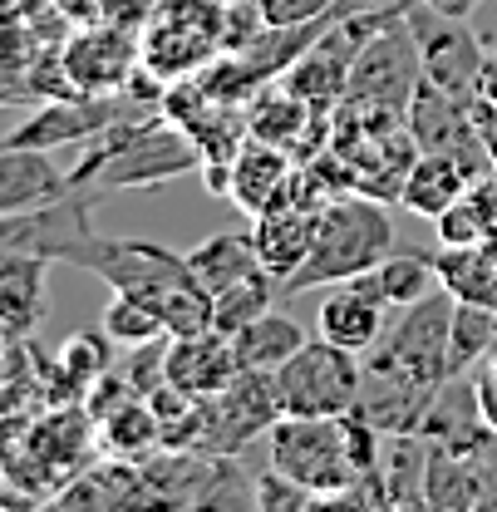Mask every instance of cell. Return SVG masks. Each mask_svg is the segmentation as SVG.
<instances>
[{
  "instance_id": "cell-1",
  "label": "cell",
  "mask_w": 497,
  "mask_h": 512,
  "mask_svg": "<svg viewBox=\"0 0 497 512\" xmlns=\"http://www.w3.org/2000/svg\"><path fill=\"white\" fill-rule=\"evenodd\" d=\"M202 163H207L202 148L168 114L163 119H148V109H138L133 119H119L114 128L99 133V143L69 173V183L94 192V197L99 192H133V188L173 183L183 173H197Z\"/></svg>"
},
{
  "instance_id": "cell-2",
  "label": "cell",
  "mask_w": 497,
  "mask_h": 512,
  "mask_svg": "<svg viewBox=\"0 0 497 512\" xmlns=\"http://www.w3.org/2000/svg\"><path fill=\"white\" fill-rule=\"evenodd\" d=\"M266 439H271V468H281L286 478H296L325 503L379 463L384 434L360 414H340V419L281 414Z\"/></svg>"
},
{
  "instance_id": "cell-3",
  "label": "cell",
  "mask_w": 497,
  "mask_h": 512,
  "mask_svg": "<svg viewBox=\"0 0 497 512\" xmlns=\"http://www.w3.org/2000/svg\"><path fill=\"white\" fill-rule=\"evenodd\" d=\"M394 247L399 242H394V217H389L384 197H370V192L330 197L315 222L311 256L296 266V276L281 281V296H301L315 286H340L350 276H365Z\"/></svg>"
},
{
  "instance_id": "cell-4",
  "label": "cell",
  "mask_w": 497,
  "mask_h": 512,
  "mask_svg": "<svg viewBox=\"0 0 497 512\" xmlns=\"http://www.w3.org/2000/svg\"><path fill=\"white\" fill-rule=\"evenodd\" d=\"M143 40V74L158 84L192 79L207 60L227 50V5L222 0H158Z\"/></svg>"
},
{
  "instance_id": "cell-5",
  "label": "cell",
  "mask_w": 497,
  "mask_h": 512,
  "mask_svg": "<svg viewBox=\"0 0 497 512\" xmlns=\"http://www.w3.org/2000/svg\"><path fill=\"white\" fill-rule=\"evenodd\" d=\"M360 384H365V355L315 335L306 340L281 370H276V394L286 414H306V419H340L355 414L360 404Z\"/></svg>"
},
{
  "instance_id": "cell-6",
  "label": "cell",
  "mask_w": 497,
  "mask_h": 512,
  "mask_svg": "<svg viewBox=\"0 0 497 512\" xmlns=\"http://www.w3.org/2000/svg\"><path fill=\"white\" fill-rule=\"evenodd\" d=\"M419 84H424L419 45H414L409 20L399 15V20L379 25L370 40H365L360 60L350 69V89H345L340 104L374 109V114H399L404 119L409 104H414V94H419Z\"/></svg>"
},
{
  "instance_id": "cell-7",
  "label": "cell",
  "mask_w": 497,
  "mask_h": 512,
  "mask_svg": "<svg viewBox=\"0 0 497 512\" xmlns=\"http://www.w3.org/2000/svg\"><path fill=\"white\" fill-rule=\"evenodd\" d=\"M69 266H84L89 276L109 281L114 291H133V296H148V301H163L168 291H178L192 281L187 271V256L168 252L158 242H138V237H99L89 232L74 252Z\"/></svg>"
},
{
  "instance_id": "cell-8",
  "label": "cell",
  "mask_w": 497,
  "mask_h": 512,
  "mask_svg": "<svg viewBox=\"0 0 497 512\" xmlns=\"http://www.w3.org/2000/svg\"><path fill=\"white\" fill-rule=\"evenodd\" d=\"M453 306H458V296H453L448 286L429 291L424 301H414V306L399 311V320L379 335V345H374L370 355L374 360H384V365H394L399 375H409V380L438 389L443 380H453V375H448V330H453Z\"/></svg>"
},
{
  "instance_id": "cell-9",
  "label": "cell",
  "mask_w": 497,
  "mask_h": 512,
  "mask_svg": "<svg viewBox=\"0 0 497 512\" xmlns=\"http://www.w3.org/2000/svg\"><path fill=\"white\" fill-rule=\"evenodd\" d=\"M404 20L414 30L424 79L438 84V89H448V94H458V99H473L478 94V79H483V60H488L483 35L468 20L438 15L434 5H424V0H409L404 5Z\"/></svg>"
},
{
  "instance_id": "cell-10",
  "label": "cell",
  "mask_w": 497,
  "mask_h": 512,
  "mask_svg": "<svg viewBox=\"0 0 497 512\" xmlns=\"http://www.w3.org/2000/svg\"><path fill=\"white\" fill-rule=\"evenodd\" d=\"M281 394H276V370H237V380L222 394L202 399V439L197 453H242L251 439L271 434L281 419Z\"/></svg>"
},
{
  "instance_id": "cell-11",
  "label": "cell",
  "mask_w": 497,
  "mask_h": 512,
  "mask_svg": "<svg viewBox=\"0 0 497 512\" xmlns=\"http://www.w3.org/2000/svg\"><path fill=\"white\" fill-rule=\"evenodd\" d=\"M60 74L74 94H124L143 74V40L128 25L89 20L60 50Z\"/></svg>"
},
{
  "instance_id": "cell-12",
  "label": "cell",
  "mask_w": 497,
  "mask_h": 512,
  "mask_svg": "<svg viewBox=\"0 0 497 512\" xmlns=\"http://www.w3.org/2000/svg\"><path fill=\"white\" fill-rule=\"evenodd\" d=\"M138 114V104L128 94H55L50 104H40L25 124L15 128L5 143L10 148H45L55 153L64 143H89L119 119Z\"/></svg>"
},
{
  "instance_id": "cell-13",
  "label": "cell",
  "mask_w": 497,
  "mask_h": 512,
  "mask_svg": "<svg viewBox=\"0 0 497 512\" xmlns=\"http://www.w3.org/2000/svg\"><path fill=\"white\" fill-rule=\"evenodd\" d=\"M384 330H389V306H384L370 271L340 281L320 301V316H315V335H325V340H335V345H345L355 355H370Z\"/></svg>"
},
{
  "instance_id": "cell-14",
  "label": "cell",
  "mask_w": 497,
  "mask_h": 512,
  "mask_svg": "<svg viewBox=\"0 0 497 512\" xmlns=\"http://www.w3.org/2000/svg\"><path fill=\"white\" fill-rule=\"evenodd\" d=\"M434 394L438 389L409 380V375H399L394 365H384V360L365 355V384H360V404H355V414L370 419L379 434H419V424H424Z\"/></svg>"
},
{
  "instance_id": "cell-15",
  "label": "cell",
  "mask_w": 497,
  "mask_h": 512,
  "mask_svg": "<svg viewBox=\"0 0 497 512\" xmlns=\"http://www.w3.org/2000/svg\"><path fill=\"white\" fill-rule=\"evenodd\" d=\"M237 370H242L237 345L222 330L178 335V340H168V355H163V380L173 384V389H183V394H192V399L222 394L227 384L237 380Z\"/></svg>"
},
{
  "instance_id": "cell-16",
  "label": "cell",
  "mask_w": 497,
  "mask_h": 512,
  "mask_svg": "<svg viewBox=\"0 0 497 512\" xmlns=\"http://www.w3.org/2000/svg\"><path fill=\"white\" fill-rule=\"evenodd\" d=\"M419 434L438 448H458V453H478L497 439L488 414H483V399H478V380L473 375H453V380L438 384L434 404L419 424Z\"/></svg>"
},
{
  "instance_id": "cell-17",
  "label": "cell",
  "mask_w": 497,
  "mask_h": 512,
  "mask_svg": "<svg viewBox=\"0 0 497 512\" xmlns=\"http://www.w3.org/2000/svg\"><path fill=\"white\" fill-rule=\"evenodd\" d=\"M69 192H74L69 173L55 168V158L45 148H10V143H0V217L50 207V202H60Z\"/></svg>"
},
{
  "instance_id": "cell-18",
  "label": "cell",
  "mask_w": 497,
  "mask_h": 512,
  "mask_svg": "<svg viewBox=\"0 0 497 512\" xmlns=\"http://www.w3.org/2000/svg\"><path fill=\"white\" fill-rule=\"evenodd\" d=\"M325 119H330V114H315L311 104H306L296 89H286V84H266V89L247 104V133L251 138H256V143H271V148H286L296 163L311 158L306 133L320 128Z\"/></svg>"
},
{
  "instance_id": "cell-19",
  "label": "cell",
  "mask_w": 497,
  "mask_h": 512,
  "mask_svg": "<svg viewBox=\"0 0 497 512\" xmlns=\"http://www.w3.org/2000/svg\"><path fill=\"white\" fill-rule=\"evenodd\" d=\"M227 173H232L227 202H237L242 212L261 217L266 207H276V202L286 197L291 178H296V158H291L286 148H271V143L247 138V143L237 148V158L227 163Z\"/></svg>"
},
{
  "instance_id": "cell-20",
  "label": "cell",
  "mask_w": 497,
  "mask_h": 512,
  "mask_svg": "<svg viewBox=\"0 0 497 512\" xmlns=\"http://www.w3.org/2000/svg\"><path fill=\"white\" fill-rule=\"evenodd\" d=\"M429 508L434 512H483L488 483H483V458L458 453V448L429 444V478H424Z\"/></svg>"
},
{
  "instance_id": "cell-21",
  "label": "cell",
  "mask_w": 497,
  "mask_h": 512,
  "mask_svg": "<svg viewBox=\"0 0 497 512\" xmlns=\"http://www.w3.org/2000/svg\"><path fill=\"white\" fill-rule=\"evenodd\" d=\"M379 478L389 488V512L429 508L424 478H429V439L424 434H384L379 439Z\"/></svg>"
},
{
  "instance_id": "cell-22",
  "label": "cell",
  "mask_w": 497,
  "mask_h": 512,
  "mask_svg": "<svg viewBox=\"0 0 497 512\" xmlns=\"http://www.w3.org/2000/svg\"><path fill=\"white\" fill-rule=\"evenodd\" d=\"M468 188H473V173L463 168V158H453V153H419L414 168H409V178H404L399 202H404L409 212H419V217L434 222L438 212H443L448 202H458Z\"/></svg>"
},
{
  "instance_id": "cell-23",
  "label": "cell",
  "mask_w": 497,
  "mask_h": 512,
  "mask_svg": "<svg viewBox=\"0 0 497 512\" xmlns=\"http://www.w3.org/2000/svg\"><path fill=\"white\" fill-rule=\"evenodd\" d=\"M438 281L473 306H493L497 311V242H478V247H438L434 252Z\"/></svg>"
},
{
  "instance_id": "cell-24",
  "label": "cell",
  "mask_w": 497,
  "mask_h": 512,
  "mask_svg": "<svg viewBox=\"0 0 497 512\" xmlns=\"http://www.w3.org/2000/svg\"><path fill=\"white\" fill-rule=\"evenodd\" d=\"M232 345H237L242 370H281V365L306 345V330L286 316V311H276V306H271L266 316L247 320V325L232 335Z\"/></svg>"
},
{
  "instance_id": "cell-25",
  "label": "cell",
  "mask_w": 497,
  "mask_h": 512,
  "mask_svg": "<svg viewBox=\"0 0 497 512\" xmlns=\"http://www.w3.org/2000/svg\"><path fill=\"white\" fill-rule=\"evenodd\" d=\"M187 271H192V281H197L207 296H217V291H227L232 281H242V276H251V271H261V256H256V247H251V237L217 232V237H207L202 247L187 252Z\"/></svg>"
},
{
  "instance_id": "cell-26",
  "label": "cell",
  "mask_w": 497,
  "mask_h": 512,
  "mask_svg": "<svg viewBox=\"0 0 497 512\" xmlns=\"http://www.w3.org/2000/svg\"><path fill=\"white\" fill-rule=\"evenodd\" d=\"M370 276H374V286H379V296H384V306H389V311H404V306L424 301L429 291L443 286V281H438L434 256L404 252V247H394V252L374 266Z\"/></svg>"
},
{
  "instance_id": "cell-27",
  "label": "cell",
  "mask_w": 497,
  "mask_h": 512,
  "mask_svg": "<svg viewBox=\"0 0 497 512\" xmlns=\"http://www.w3.org/2000/svg\"><path fill=\"white\" fill-rule=\"evenodd\" d=\"M497 350V311L458 301L453 306V330H448V375H473Z\"/></svg>"
},
{
  "instance_id": "cell-28",
  "label": "cell",
  "mask_w": 497,
  "mask_h": 512,
  "mask_svg": "<svg viewBox=\"0 0 497 512\" xmlns=\"http://www.w3.org/2000/svg\"><path fill=\"white\" fill-rule=\"evenodd\" d=\"M276 296H281V281H276L271 271H251V276L232 281L227 291L212 296V325H217L222 335H237L247 320L266 316V311L276 306Z\"/></svg>"
},
{
  "instance_id": "cell-29",
  "label": "cell",
  "mask_w": 497,
  "mask_h": 512,
  "mask_svg": "<svg viewBox=\"0 0 497 512\" xmlns=\"http://www.w3.org/2000/svg\"><path fill=\"white\" fill-rule=\"evenodd\" d=\"M104 335L119 340V345H128V350H138V345L168 340V325H163L158 301L133 296V291H114V301L104 306Z\"/></svg>"
},
{
  "instance_id": "cell-30",
  "label": "cell",
  "mask_w": 497,
  "mask_h": 512,
  "mask_svg": "<svg viewBox=\"0 0 497 512\" xmlns=\"http://www.w3.org/2000/svg\"><path fill=\"white\" fill-rule=\"evenodd\" d=\"M99 429H104V444L114 448V453H124V458H138V453H148V448L163 439V424H158L153 404L148 399H133V394L114 404V414L99 419Z\"/></svg>"
},
{
  "instance_id": "cell-31",
  "label": "cell",
  "mask_w": 497,
  "mask_h": 512,
  "mask_svg": "<svg viewBox=\"0 0 497 512\" xmlns=\"http://www.w3.org/2000/svg\"><path fill=\"white\" fill-rule=\"evenodd\" d=\"M158 311H163V325H168V340L217 330V325H212V296H207L197 281H187V286H178V291H168V296L158 301Z\"/></svg>"
},
{
  "instance_id": "cell-32",
  "label": "cell",
  "mask_w": 497,
  "mask_h": 512,
  "mask_svg": "<svg viewBox=\"0 0 497 512\" xmlns=\"http://www.w3.org/2000/svg\"><path fill=\"white\" fill-rule=\"evenodd\" d=\"M434 232H438V247H478V242H488V222H483L473 192H463L458 202H448L438 212Z\"/></svg>"
},
{
  "instance_id": "cell-33",
  "label": "cell",
  "mask_w": 497,
  "mask_h": 512,
  "mask_svg": "<svg viewBox=\"0 0 497 512\" xmlns=\"http://www.w3.org/2000/svg\"><path fill=\"white\" fill-rule=\"evenodd\" d=\"M256 508L261 512H296V508H320V498H315L311 488H301L296 478H286L281 468H271V473L256 478Z\"/></svg>"
},
{
  "instance_id": "cell-34",
  "label": "cell",
  "mask_w": 497,
  "mask_h": 512,
  "mask_svg": "<svg viewBox=\"0 0 497 512\" xmlns=\"http://www.w3.org/2000/svg\"><path fill=\"white\" fill-rule=\"evenodd\" d=\"M64 370H79V380L94 384L109 375V355H104V340L99 335H74L64 345Z\"/></svg>"
},
{
  "instance_id": "cell-35",
  "label": "cell",
  "mask_w": 497,
  "mask_h": 512,
  "mask_svg": "<svg viewBox=\"0 0 497 512\" xmlns=\"http://www.w3.org/2000/svg\"><path fill=\"white\" fill-rule=\"evenodd\" d=\"M340 0H261V15L266 25H306V20H320L330 15Z\"/></svg>"
},
{
  "instance_id": "cell-36",
  "label": "cell",
  "mask_w": 497,
  "mask_h": 512,
  "mask_svg": "<svg viewBox=\"0 0 497 512\" xmlns=\"http://www.w3.org/2000/svg\"><path fill=\"white\" fill-rule=\"evenodd\" d=\"M153 10H158V0H94V20H114L128 30H143Z\"/></svg>"
},
{
  "instance_id": "cell-37",
  "label": "cell",
  "mask_w": 497,
  "mask_h": 512,
  "mask_svg": "<svg viewBox=\"0 0 497 512\" xmlns=\"http://www.w3.org/2000/svg\"><path fill=\"white\" fill-rule=\"evenodd\" d=\"M424 5H434L438 15H453V20H473V15H483L493 0H424Z\"/></svg>"
},
{
  "instance_id": "cell-38",
  "label": "cell",
  "mask_w": 497,
  "mask_h": 512,
  "mask_svg": "<svg viewBox=\"0 0 497 512\" xmlns=\"http://www.w3.org/2000/svg\"><path fill=\"white\" fill-rule=\"evenodd\" d=\"M473 380H478V399H483V414H488V424H493L497 434V384L483 375V370H473Z\"/></svg>"
},
{
  "instance_id": "cell-39",
  "label": "cell",
  "mask_w": 497,
  "mask_h": 512,
  "mask_svg": "<svg viewBox=\"0 0 497 512\" xmlns=\"http://www.w3.org/2000/svg\"><path fill=\"white\" fill-rule=\"evenodd\" d=\"M478 94L497 104V45H488V60H483V79H478Z\"/></svg>"
},
{
  "instance_id": "cell-40",
  "label": "cell",
  "mask_w": 497,
  "mask_h": 512,
  "mask_svg": "<svg viewBox=\"0 0 497 512\" xmlns=\"http://www.w3.org/2000/svg\"><path fill=\"white\" fill-rule=\"evenodd\" d=\"M222 5H242V0H222Z\"/></svg>"
}]
</instances>
